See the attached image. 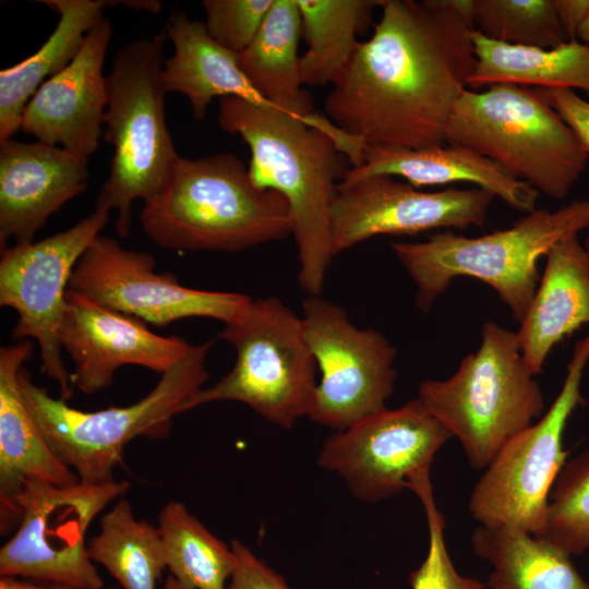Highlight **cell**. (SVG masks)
<instances>
[{
	"label": "cell",
	"instance_id": "7402d4cb",
	"mask_svg": "<svg viewBox=\"0 0 589 589\" xmlns=\"http://www.w3.org/2000/svg\"><path fill=\"white\" fill-rule=\"evenodd\" d=\"M546 263L517 334L521 354L534 375L541 373L565 337L589 325V254L578 236L561 240Z\"/></svg>",
	"mask_w": 589,
	"mask_h": 589
},
{
	"label": "cell",
	"instance_id": "9a60e30c",
	"mask_svg": "<svg viewBox=\"0 0 589 589\" xmlns=\"http://www.w3.org/2000/svg\"><path fill=\"white\" fill-rule=\"evenodd\" d=\"M154 256L99 235L73 271L69 289L156 326L188 317L236 320L249 305L243 293L194 289L171 273H156Z\"/></svg>",
	"mask_w": 589,
	"mask_h": 589
},
{
	"label": "cell",
	"instance_id": "83f0119b",
	"mask_svg": "<svg viewBox=\"0 0 589 589\" xmlns=\"http://www.w3.org/2000/svg\"><path fill=\"white\" fill-rule=\"evenodd\" d=\"M384 0H297L306 50L300 57L302 83L334 84L354 55L374 10Z\"/></svg>",
	"mask_w": 589,
	"mask_h": 589
},
{
	"label": "cell",
	"instance_id": "f1b7e54d",
	"mask_svg": "<svg viewBox=\"0 0 589 589\" xmlns=\"http://www.w3.org/2000/svg\"><path fill=\"white\" fill-rule=\"evenodd\" d=\"M91 560L101 565L122 589H157L167 568L157 526L137 519L121 497L99 520V532L87 541Z\"/></svg>",
	"mask_w": 589,
	"mask_h": 589
},
{
	"label": "cell",
	"instance_id": "8992f818",
	"mask_svg": "<svg viewBox=\"0 0 589 589\" xmlns=\"http://www.w3.org/2000/svg\"><path fill=\"white\" fill-rule=\"evenodd\" d=\"M484 470L503 446L542 416L544 399L517 334L486 321L479 348L445 380H424L417 397Z\"/></svg>",
	"mask_w": 589,
	"mask_h": 589
},
{
	"label": "cell",
	"instance_id": "d6986e66",
	"mask_svg": "<svg viewBox=\"0 0 589 589\" xmlns=\"http://www.w3.org/2000/svg\"><path fill=\"white\" fill-rule=\"evenodd\" d=\"M88 158L37 141L0 143V245L36 232L88 184Z\"/></svg>",
	"mask_w": 589,
	"mask_h": 589
},
{
	"label": "cell",
	"instance_id": "4dcf8cb0",
	"mask_svg": "<svg viewBox=\"0 0 589 589\" xmlns=\"http://www.w3.org/2000/svg\"><path fill=\"white\" fill-rule=\"evenodd\" d=\"M474 29L489 39L551 48L568 41L553 0H471Z\"/></svg>",
	"mask_w": 589,
	"mask_h": 589
},
{
	"label": "cell",
	"instance_id": "8fae6325",
	"mask_svg": "<svg viewBox=\"0 0 589 589\" xmlns=\"http://www.w3.org/2000/svg\"><path fill=\"white\" fill-rule=\"evenodd\" d=\"M130 482L28 481L19 497L20 521L0 549V577H24L80 589H104L87 550L94 519L130 489Z\"/></svg>",
	"mask_w": 589,
	"mask_h": 589
},
{
	"label": "cell",
	"instance_id": "f35d334b",
	"mask_svg": "<svg viewBox=\"0 0 589 589\" xmlns=\"http://www.w3.org/2000/svg\"><path fill=\"white\" fill-rule=\"evenodd\" d=\"M577 38L582 44L589 46V11L578 28Z\"/></svg>",
	"mask_w": 589,
	"mask_h": 589
},
{
	"label": "cell",
	"instance_id": "60d3db41",
	"mask_svg": "<svg viewBox=\"0 0 589 589\" xmlns=\"http://www.w3.org/2000/svg\"><path fill=\"white\" fill-rule=\"evenodd\" d=\"M584 245H585V248H586V250H587V252H588V254H589V232H588V236H587V238H586V241H585V244H584Z\"/></svg>",
	"mask_w": 589,
	"mask_h": 589
},
{
	"label": "cell",
	"instance_id": "7a4b0ae2",
	"mask_svg": "<svg viewBox=\"0 0 589 589\" xmlns=\"http://www.w3.org/2000/svg\"><path fill=\"white\" fill-rule=\"evenodd\" d=\"M218 124L249 146L252 183L287 201L299 285L309 296H320L334 257L330 213L338 184L348 164L363 163L366 145L322 113L305 117L237 97L219 99Z\"/></svg>",
	"mask_w": 589,
	"mask_h": 589
},
{
	"label": "cell",
	"instance_id": "484cf974",
	"mask_svg": "<svg viewBox=\"0 0 589 589\" xmlns=\"http://www.w3.org/2000/svg\"><path fill=\"white\" fill-rule=\"evenodd\" d=\"M471 545L492 566L488 589H589L568 553L527 531L480 524Z\"/></svg>",
	"mask_w": 589,
	"mask_h": 589
},
{
	"label": "cell",
	"instance_id": "30bf717a",
	"mask_svg": "<svg viewBox=\"0 0 589 589\" xmlns=\"http://www.w3.org/2000/svg\"><path fill=\"white\" fill-rule=\"evenodd\" d=\"M588 361L589 333L576 342L549 410L503 446L474 485L469 510L481 525L542 532L551 490L566 464L563 434L584 401L580 387Z\"/></svg>",
	"mask_w": 589,
	"mask_h": 589
},
{
	"label": "cell",
	"instance_id": "74e56055",
	"mask_svg": "<svg viewBox=\"0 0 589 589\" xmlns=\"http://www.w3.org/2000/svg\"><path fill=\"white\" fill-rule=\"evenodd\" d=\"M0 589H80L59 584H35L32 581L20 580L17 577H0ZM112 589V588H109Z\"/></svg>",
	"mask_w": 589,
	"mask_h": 589
},
{
	"label": "cell",
	"instance_id": "5bb4252c",
	"mask_svg": "<svg viewBox=\"0 0 589 589\" xmlns=\"http://www.w3.org/2000/svg\"><path fill=\"white\" fill-rule=\"evenodd\" d=\"M452 434L416 398L384 408L329 436L317 462L339 474L354 497L374 503L430 472Z\"/></svg>",
	"mask_w": 589,
	"mask_h": 589
},
{
	"label": "cell",
	"instance_id": "7c38bea8",
	"mask_svg": "<svg viewBox=\"0 0 589 589\" xmlns=\"http://www.w3.org/2000/svg\"><path fill=\"white\" fill-rule=\"evenodd\" d=\"M108 218V212L95 208L67 230L1 250L0 305L17 313L11 336L37 342L43 370L64 400L73 395L59 338L67 292L75 265Z\"/></svg>",
	"mask_w": 589,
	"mask_h": 589
},
{
	"label": "cell",
	"instance_id": "6da1fadb",
	"mask_svg": "<svg viewBox=\"0 0 589 589\" xmlns=\"http://www.w3.org/2000/svg\"><path fill=\"white\" fill-rule=\"evenodd\" d=\"M325 99L326 117L366 147L441 145L476 68L471 0H384Z\"/></svg>",
	"mask_w": 589,
	"mask_h": 589
},
{
	"label": "cell",
	"instance_id": "ffe728a7",
	"mask_svg": "<svg viewBox=\"0 0 589 589\" xmlns=\"http://www.w3.org/2000/svg\"><path fill=\"white\" fill-rule=\"evenodd\" d=\"M33 351L32 339L0 348L1 534H8L19 525L17 501L28 481L56 485L80 481L52 452L23 398L20 372Z\"/></svg>",
	"mask_w": 589,
	"mask_h": 589
},
{
	"label": "cell",
	"instance_id": "3957f363",
	"mask_svg": "<svg viewBox=\"0 0 589 589\" xmlns=\"http://www.w3.org/2000/svg\"><path fill=\"white\" fill-rule=\"evenodd\" d=\"M140 219L152 242L179 252H239L292 235L285 197L255 187L230 153L179 157Z\"/></svg>",
	"mask_w": 589,
	"mask_h": 589
},
{
	"label": "cell",
	"instance_id": "ac0fdd59",
	"mask_svg": "<svg viewBox=\"0 0 589 589\" xmlns=\"http://www.w3.org/2000/svg\"><path fill=\"white\" fill-rule=\"evenodd\" d=\"M111 35V23L104 17L73 61L29 99L21 131L87 158L96 152L104 134L108 93L103 70Z\"/></svg>",
	"mask_w": 589,
	"mask_h": 589
},
{
	"label": "cell",
	"instance_id": "e0dca14e",
	"mask_svg": "<svg viewBox=\"0 0 589 589\" xmlns=\"http://www.w3.org/2000/svg\"><path fill=\"white\" fill-rule=\"evenodd\" d=\"M60 344L73 362L71 383L84 394L104 390L123 365L163 374L193 344L153 333L147 323L68 289Z\"/></svg>",
	"mask_w": 589,
	"mask_h": 589
},
{
	"label": "cell",
	"instance_id": "ba28073f",
	"mask_svg": "<svg viewBox=\"0 0 589 589\" xmlns=\"http://www.w3.org/2000/svg\"><path fill=\"white\" fill-rule=\"evenodd\" d=\"M445 142L476 151L554 200L569 194L589 160L558 113L532 88L514 84L466 89Z\"/></svg>",
	"mask_w": 589,
	"mask_h": 589
},
{
	"label": "cell",
	"instance_id": "603a6c76",
	"mask_svg": "<svg viewBox=\"0 0 589 589\" xmlns=\"http://www.w3.org/2000/svg\"><path fill=\"white\" fill-rule=\"evenodd\" d=\"M165 32L175 53L164 61L163 84L167 93L188 98L194 120L205 117L216 97H237L256 106L281 109L252 85L239 67L238 53L216 43L204 22L191 19L184 11H173Z\"/></svg>",
	"mask_w": 589,
	"mask_h": 589
},
{
	"label": "cell",
	"instance_id": "9c48e42d",
	"mask_svg": "<svg viewBox=\"0 0 589 589\" xmlns=\"http://www.w3.org/2000/svg\"><path fill=\"white\" fill-rule=\"evenodd\" d=\"M219 337L233 346L236 363L214 385L196 392L184 411L230 400L284 429L309 418L317 385L316 362L302 317L275 297L252 299L236 320L225 324Z\"/></svg>",
	"mask_w": 589,
	"mask_h": 589
},
{
	"label": "cell",
	"instance_id": "cb8c5ba5",
	"mask_svg": "<svg viewBox=\"0 0 589 589\" xmlns=\"http://www.w3.org/2000/svg\"><path fill=\"white\" fill-rule=\"evenodd\" d=\"M59 14L57 26L32 56L0 72V143L21 129L23 111L37 89L67 68L88 32L105 16L104 0H41Z\"/></svg>",
	"mask_w": 589,
	"mask_h": 589
},
{
	"label": "cell",
	"instance_id": "f546056e",
	"mask_svg": "<svg viewBox=\"0 0 589 589\" xmlns=\"http://www.w3.org/2000/svg\"><path fill=\"white\" fill-rule=\"evenodd\" d=\"M170 575L188 589H227L235 566L230 545L213 534L181 502L158 515Z\"/></svg>",
	"mask_w": 589,
	"mask_h": 589
},
{
	"label": "cell",
	"instance_id": "d4e9b609",
	"mask_svg": "<svg viewBox=\"0 0 589 589\" xmlns=\"http://www.w3.org/2000/svg\"><path fill=\"white\" fill-rule=\"evenodd\" d=\"M476 68L468 89L480 91L495 84L569 88L589 98V46L578 39L551 48L509 45L471 33Z\"/></svg>",
	"mask_w": 589,
	"mask_h": 589
},
{
	"label": "cell",
	"instance_id": "52a82bcc",
	"mask_svg": "<svg viewBox=\"0 0 589 589\" xmlns=\"http://www.w3.org/2000/svg\"><path fill=\"white\" fill-rule=\"evenodd\" d=\"M213 340L194 345L161 374L143 398L125 407L97 411L73 408L37 386L26 369L20 372L23 398L56 456L79 480L88 484L115 481V468L125 446L144 436L161 438L170 433L173 418L184 412L188 400L208 377L206 358Z\"/></svg>",
	"mask_w": 589,
	"mask_h": 589
},
{
	"label": "cell",
	"instance_id": "e575fe53",
	"mask_svg": "<svg viewBox=\"0 0 589 589\" xmlns=\"http://www.w3.org/2000/svg\"><path fill=\"white\" fill-rule=\"evenodd\" d=\"M230 546L235 566L227 589H290L285 579L239 540Z\"/></svg>",
	"mask_w": 589,
	"mask_h": 589
},
{
	"label": "cell",
	"instance_id": "2e32d148",
	"mask_svg": "<svg viewBox=\"0 0 589 589\" xmlns=\"http://www.w3.org/2000/svg\"><path fill=\"white\" fill-rule=\"evenodd\" d=\"M494 197L477 187L426 192L390 176L339 183L330 213L333 254L382 235L482 227Z\"/></svg>",
	"mask_w": 589,
	"mask_h": 589
},
{
	"label": "cell",
	"instance_id": "4316f807",
	"mask_svg": "<svg viewBox=\"0 0 589 589\" xmlns=\"http://www.w3.org/2000/svg\"><path fill=\"white\" fill-rule=\"evenodd\" d=\"M302 22L297 0H274L250 45L238 53L241 71L271 104L311 116L313 98L302 89L298 47Z\"/></svg>",
	"mask_w": 589,
	"mask_h": 589
},
{
	"label": "cell",
	"instance_id": "d590c367",
	"mask_svg": "<svg viewBox=\"0 0 589 589\" xmlns=\"http://www.w3.org/2000/svg\"><path fill=\"white\" fill-rule=\"evenodd\" d=\"M563 119L589 155V100L569 88H532Z\"/></svg>",
	"mask_w": 589,
	"mask_h": 589
},
{
	"label": "cell",
	"instance_id": "4fadbf2b",
	"mask_svg": "<svg viewBox=\"0 0 589 589\" xmlns=\"http://www.w3.org/2000/svg\"><path fill=\"white\" fill-rule=\"evenodd\" d=\"M302 309L321 373L309 419L341 431L386 408L397 377L396 348L378 330L353 325L345 309L320 296H309Z\"/></svg>",
	"mask_w": 589,
	"mask_h": 589
},
{
	"label": "cell",
	"instance_id": "277c9868",
	"mask_svg": "<svg viewBox=\"0 0 589 589\" xmlns=\"http://www.w3.org/2000/svg\"><path fill=\"white\" fill-rule=\"evenodd\" d=\"M589 230V200L556 211L534 209L513 226L480 237L441 230L420 242H390L416 286V304L428 312L458 277L490 286L520 323L537 291L538 261L561 240Z\"/></svg>",
	"mask_w": 589,
	"mask_h": 589
},
{
	"label": "cell",
	"instance_id": "1f68e13d",
	"mask_svg": "<svg viewBox=\"0 0 589 589\" xmlns=\"http://www.w3.org/2000/svg\"><path fill=\"white\" fill-rule=\"evenodd\" d=\"M538 537L570 556L589 550V450L566 462L561 470Z\"/></svg>",
	"mask_w": 589,
	"mask_h": 589
},
{
	"label": "cell",
	"instance_id": "8d00e7d4",
	"mask_svg": "<svg viewBox=\"0 0 589 589\" xmlns=\"http://www.w3.org/2000/svg\"><path fill=\"white\" fill-rule=\"evenodd\" d=\"M553 4L567 39H577L578 28L589 11V0H553Z\"/></svg>",
	"mask_w": 589,
	"mask_h": 589
},
{
	"label": "cell",
	"instance_id": "ab89813d",
	"mask_svg": "<svg viewBox=\"0 0 589 589\" xmlns=\"http://www.w3.org/2000/svg\"><path fill=\"white\" fill-rule=\"evenodd\" d=\"M163 589H188L178 582L171 575H169L165 582Z\"/></svg>",
	"mask_w": 589,
	"mask_h": 589
},
{
	"label": "cell",
	"instance_id": "5b68a950",
	"mask_svg": "<svg viewBox=\"0 0 589 589\" xmlns=\"http://www.w3.org/2000/svg\"><path fill=\"white\" fill-rule=\"evenodd\" d=\"M166 38L164 29L124 45L107 75L103 136L113 155L95 208L117 212L116 230L121 238L130 232L133 202L155 196L180 157L165 116Z\"/></svg>",
	"mask_w": 589,
	"mask_h": 589
},
{
	"label": "cell",
	"instance_id": "d6a6232c",
	"mask_svg": "<svg viewBox=\"0 0 589 589\" xmlns=\"http://www.w3.org/2000/svg\"><path fill=\"white\" fill-rule=\"evenodd\" d=\"M422 503L428 525L429 548L420 566L410 573L411 589H485L481 580L458 573L445 542V520L438 510L430 473L419 477L410 486Z\"/></svg>",
	"mask_w": 589,
	"mask_h": 589
},
{
	"label": "cell",
	"instance_id": "44dd1931",
	"mask_svg": "<svg viewBox=\"0 0 589 589\" xmlns=\"http://www.w3.org/2000/svg\"><path fill=\"white\" fill-rule=\"evenodd\" d=\"M372 176L405 179L419 190L469 183L492 193L524 214L537 209L539 197L536 189L490 158L469 147L450 143L423 148L366 147L361 166L349 168L340 184H350Z\"/></svg>",
	"mask_w": 589,
	"mask_h": 589
},
{
	"label": "cell",
	"instance_id": "836d02e7",
	"mask_svg": "<svg viewBox=\"0 0 589 589\" xmlns=\"http://www.w3.org/2000/svg\"><path fill=\"white\" fill-rule=\"evenodd\" d=\"M274 0H204L209 36L226 49L240 53L253 40Z\"/></svg>",
	"mask_w": 589,
	"mask_h": 589
}]
</instances>
